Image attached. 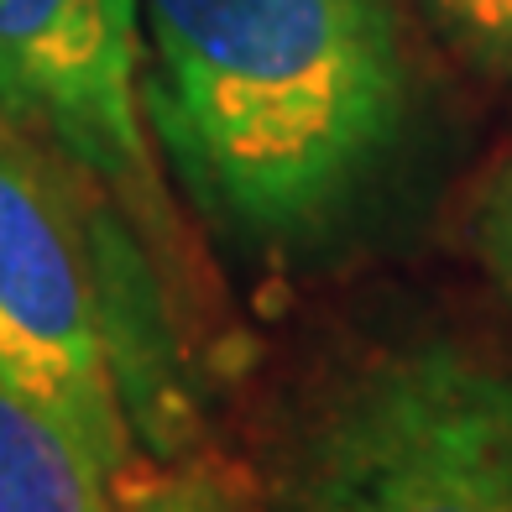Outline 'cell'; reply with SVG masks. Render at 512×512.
Masks as SVG:
<instances>
[{
  "instance_id": "1",
  "label": "cell",
  "mask_w": 512,
  "mask_h": 512,
  "mask_svg": "<svg viewBox=\"0 0 512 512\" xmlns=\"http://www.w3.org/2000/svg\"><path fill=\"white\" fill-rule=\"evenodd\" d=\"M142 110L194 209L304 256L382 194L413 126L403 0H136Z\"/></svg>"
},
{
  "instance_id": "2",
  "label": "cell",
  "mask_w": 512,
  "mask_h": 512,
  "mask_svg": "<svg viewBox=\"0 0 512 512\" xmlns=\"http://www.w3.org/2000/svg\"><path fill=\"white\" fill-rule=\"evenodd\" d=\"M131 220L0 121V377L58 413L115 476L136 465L131 413L173 424L157 283Z\"/></svg>"
},
{
  "instance_id": "3",
  "label": "cell",
  "mask_w": 512,
  "mask_h": 512,
  "mask_svg": "<svg viewBox=\"0 0 512 512\" xmlns=\"http://www.w3.org/2000/svg\"><path fill=\"white\" fill-rule=\"evenodd\" d=\"M283 512H512V361L450 330L366 351L298 424Z\"/></svg>"
},
{
  "instance_id": "4",
  "label": "cell",
  "mask_w": 512,
  "mask_h": 512,
  "mask_svg": "<svg viewBox=\"0 0 512 512\" xmlns=\"http://www.w3.org/2000/svg\"><path fill=\"white\" fill-rule=\"evenodd\" d=\"M0 121L121 209L136 236L173 246L136 0H0Z\"/></svg>"
},
{
  "instance_id": "5",
  "label": "cell",
  "mask_w": 512,
  "mask_h": 512,
  "mask_svg": "<svg viewBox=\"0 0 512 512\" xmlns=\"http://www.w3.org/2000/svg\"><path fill=\"white\" fill-rule=\"evenodd\" d=\"M0 512H110V476L79 434L0 377Z\"/></svg>"
},
{
  "instance_id": "6",
  "label": "cell",
  "mask_w": 512,
  "mask_h": 512,
  "mask_svg": "<svg viewBox=\"0 0 512 512\" xmlns=\"http://www.w3.org/2000/svg\"><path fill=\"white\" fill-rule=\"evenodd\" d=\"M445 42L497 79H512V0H418Z\"/></svg>"
},
{
  "instance_id": "7",
  "label": "cell",
  "mask_w": 512,
  "mask_h": 512,
  "mask_svg": "<svg viewBox=\"0 0 512 512\" xmlns=\"http://www.w3.org/2000/svg\"><path fill=\"white\" fill-rule=\"evenodd\" d=\"M110 512H241L215 481L173 471H121L110 486Z\"/></svg>"
},
{
  "instance_id": "8",
  "label": "cell",
  "mask_w": 512,
  "mask_h": 512,
  "mask_svg": "<svg viewBox=\"0 0 512 512\" xmlns=\"http://www.w3.org/2000/svg\"><path fill=\"white\" fill-rule=\"evenodd\" d=\"M471 251L481 272L502 288L512 304V152L492 168V178L481 183L476 209H471Z\"/></svg>"
}]
</instances>
